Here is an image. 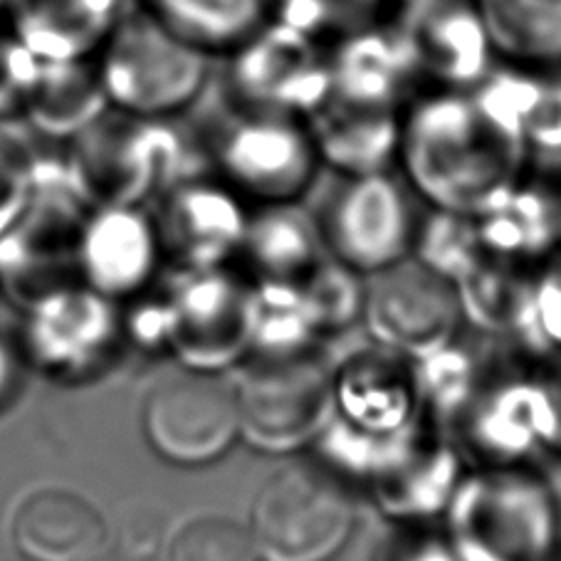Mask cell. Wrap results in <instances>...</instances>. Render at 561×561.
<instances>
[{"label":"cell","mask_w":561,"mask_h":561,"mask_svg":"<svg viewBox=\"0 0 561 561\" xmlns=\"http://www.w3.org/2000/svg\"><path fill=\"white\" fill-rule=\"evenodd\" d=\"M529 169L525 149L482 114L470 90L423 87L403 106L396 171L428 210L476 218Z\"/></svg>","instance_id":"obj_1"},{"label":"cell","mask_w":561,"mask_h":561,"mask_svg":"<svg viewBox=\"0 0 561 561\" xmlns=\"http://www.w3.org/2000/svg\"><path fill=\"white\" fill-rule=\"evenodd\" d=\"M65 179L87 208L147 206L173 183L208 171L186 119H139L106 110L60 149Z\"/></svg>","instance_id":"obj_2"},{"label":"cell","mask_w":561,"mask_h":561,"mask_svg":"<svg viewBox=\"0 0 561 561\" xmlns=\"http://www.w3.org/2000/svg\"><path fill=\"white\" fill-rule=\"evenodd\" d=\"M443 531L458 561H549L561 551V507L537 466L468 468Z\"/></svg>","instance_id":"obj_3"},{"label":"cell","mask_w":561,"mask_h":561,"mask_svg":"<svg viewBox=\"0 0 561 561\" xmlns=\"http://www.w3.org/2000/svg\"><path fill=\"white\" fill-rule=\"evenodd\" d=\"M106 106L139 119H186L216 84L218 60L183 43L141 5L94 55Z\"/></svg>","instance_id":"obj_4"},{"label":"cell","mask_w":561,"mask_h":561,"mask_svg":"<svg viewBox=\"0 0 561 561\" xmlns=\"http://www.w3.org/2000/svg\"><path fill=\"white\" fill-rule=\"evenodd\" d=\"M188 122L208 171L253 208L302 203L322 173L305 119L220 104L206 124Z\"/></svg>","instance_id":"obj_5"},{"label":"cell","mask_w":561,"mask_h":561,"mask_svg":"<svg viewBox=\"0 0 561 561\" xmlns=\"http://www.w3.org/2000/svg\"><path fill=\"white\" fill-rule=\"evenodd\" d=\"M359 519V492L319 458L285 462L257 488L248 529L257 561H334Z\"/></svg>","instance_id":"obj_6"},{"label":"cell","mask_w":561,"mask_h":561,"mask_svg":"<svg viewBox=\"0 0 561 561\" xmlns=\"http://www.w3.org/2000/svg\"><path fill=\"white\" fill-rule=\"evenodd\" d=\"M399 171L340 179L317 216L327 257L362 277H374L413 255L423 220Z\"/></svg>","instance_id":"obj_7"},{"label":"cell","mask_w":561,"mask_h":561,"mask_svg":"<svg viewBox=\"0 0 561 561\" xmlns=\"http://www.w3.org/2000/svg\"><path fill=\"white\" fill-rule=\"evenodd\" d=\"M213 87L228 110L307 119L332 94L329 45L270 21L236 53L218 60Z\"/></svg>","instance_id":"obj_8"},{"label":"cell","mask_w":561,"mask_h":561,"mask_svg":"<svg viewBox=\"0 0 561 561\" xmlns=\"http://www.w3.org/2000/svg\"><path fill=\"white\" fill-rule=\"evenodd\" d=\"M450 431L468 468H522L551 456L545 362L492 364Z\"/></svg>","instance_id":"obj_9"},{"label":"cell","mask_w":561,"mask_h":561,"mask_svg":"<svg viewBox=\"0 0 561 561\" xmlns=\"http://www.w3.org/2000/svg\"><path fill=\"white\" fill-rule=\"evenodd\" d=\"M233 389L240 438L273 456L314 443L334 413L332 369L314 352L255 356Z\"/></svg>","instance_id":"obj_10"},{"label":"cell","mask_w":561,"mask_h":561,"mask_svg":"<svg viewBox=\"0 0 561 561\" xmlns=\"http://www.w3.org/2000/svg\"><path fill=\"white\" fill-rule=\"evenodd\" d=\"M141 421L151 448L183 468L210 466L240 438L236 389L196 366L163 376L144 401Z\"/></svg>","instance_id":"obj_11"},{"label":"cell","mask_w":561,"mask_h":561,"mask_svg":"<svg viewBox=\"0 0 561 561\" xmlns=\"http://www.w3.org/2000/svg\"><path fill=\"white\" fill-rule=\"evenodd\" d=\"M362 322L376 346L421 359L458 340L466 317L456 285L409 257L369 277Z\"/></svg>","instance_id":"obj_12"},{"label":"cell","mask_w":561,"mask_h":561,"mask_svg":"<svg viewBox=\"0 0 561 561\" xmlns=\"http://www.w3.org/2000/svg\"><path fill=\"white\" fill-rule=\"evenodd\" d=\"M466 472L458 445L423 419L389 440L364 488L396 525H433L445 515Z\"/></svg>","instance_id":"obj_13"},{"label":"cell","mask_w":561,"mask_h":561,"mask_svg":"<svg viewBox=\"0 0 561 561\" xmlns=\"http://www.w3.org/2000/svg\"><path fill=\"white\" fill-rule=\"evenodd\" d=\"M393 21L411 45L423 87L468 92L497 65L476 0H409Z\"/></svg>","instance_id":"obj_14"},{"label":"cell","mask_w":561,"mask_h":561,"mask_svg":"<svg viewBox=\"0 0 561 561\" xmlns=\"http://www.w3.org/2000/svg\"><path fill=\"white\" fill-rule=\"evenodd\" d=\"M253 206L210 171L188 176L159 198L157 220L161 248L198 270L222 265L240 255Z\"/></svg>","instance_id":"obj_15"},{"label":"cell","mask_w":561,"mask_h":561,"mask_svg":"<svg viewBox=\"0 0 561 561\" xmlns=\"http://www.w3.org/2000/svg\"><path fill=\"white\" fill-rule=\"evenodd\" d=\"M332 419L371 438H391L423 421L413 362L376 346L332 371Z\"/></svg>","instance_id":"obj_16"},{"label":"cell","mask_w":561,"mask_h":561,"mask_svg":"<svg viewBox=\"0 0 561 561\" xmlns=\"http://www.w3.org/2000/svg\"><path fill=\"white\" fill-rule=\"evenodd\" d=\"M336 100L403 112L423 90L411 45L396 21L376 23L329 47Z\"/></svg>","instance_id":"obj_17"},{"label":"cell","mask_w":561,"mask_h":561,"mask_svg":"<svg viewBox=\"0 0 561 561\" xmlns=\"http://www.w3.org/2000/svg\"><path fill=\"white\" fill-rule=\"evenodd\" d=\"M488 255L522 270H539L561 253V181L525 176L476 216Z\"/></svg>","instance_id":"obj_18"},{"label":"cell","mask_w":561,"mask_h":561,"mask_svg":"<svg viewBox=\"0 0 561 561\" xmlns=\"http://www.w3.org/2000/svg\"><path fill=\"white\" fill-rule=\"evenodd\" d=\"M137 0H11L5 25L37 60H92Z\"/></svg>","instance_id":"obj_19"},{"label":"cell","mask_w":561,"mask_h":561,"mask_svg":"<svg viewBox=\"0 0 561 561\" xmlns=\"http://www.w3.org/2000/svg\"><path fill=\"white\" fill-rule=\"evenodd\" d=\"M322 169L340 179L393 171L399 161L401 112L350 104L329 96L307 117Z\"/></svg>","instance_id":"obj_20"},{"label":"cell","mask_w":561,"mask_h":561,"mask_svg":"<svg viewBox=\"0 0 561 561\" xmlns=\"http://www.w3.org/2000/svg\"><path fill=\"white\" fill-rule=\"evenodd\" d=\"M13 541L31 561H92L104 551L106 522L77 492L45 488L15 510Z\"/></svg>","instance_id":"obj_21"},{"label":"cell","mask_w":561,"mask_h":561,"mask_svg":"<svg viewBox=\"0 0 561 561\" xmlns=\"http://www.w3.org/2000/svg\"><path fill=\"white\" fill-rule=\"evenodd\" d=\"M106 110L94 57L43 62L25 96L21 122L45 149L60 151Z\"/></svg>","instance_id":"obj_22"},{"label":"cell","mask_w":561,"mask_h":561,"mask_svg":"<svg viewBox=\"0 0 561 561\" xmlns=\"http://www.w3.org/2000/svg\"><path fill=\"white\" fill-rule=\"evenodd\" d=\"M159 248L157 220L144 206L90 208L77 238L82 267L104 287L137 283L151 270Z\"/></svg>","instance_id":"obj_23"},{"label":"cell","mask_w":561,"mask_h":561,"mask_svg":"<svg viewBox=\"0 0 561 561\" xmlns=\"http://www.w3.org/2000/svg\"><path fill=\"white\" fill-rule=\"evenodd\" d=\"M257 285H302L327 257L317 218L295 206L253 208L240 248Z\"/></svg>","instance_id":"obj_24"},{"label":"cell","mask_w":561,"mask_h":561,"mask_svg":"<svg viewBox=\"0 0 561 561\" xmlns=\"http://www.w3.org/2000/svg\"><path fill=\"white\" fill-rule=\"evenodd\" d=\"M137 5L183 43L222 60L273 21L275 0H137Z\"/></svg>","instance_id":"obj_25"},{"label":"cell","mask_w":561,"mask_h":561,"mask_svg":"<svg viewBox=\"0 0 561 561\" xmlns=\"http://www.w3.org/2000/svg\"><path fill=\"white\" fill-rule=\"evenodd\" d=\"M500 62H561V0H476Z\"/></svg>","instance_id":"obj_26"},{"label":"cell","mask_w":561,"mask_h":561,"mask_svg":"<svg viewBox=\"0 0 561 561\" xmlns=\"http://www.w3.org/2000/svg\"><path fill=\"white\" fill-rule=\"evenodd\" d=\"M411 257L458 285L472 270L485 263L488 250L480 240L476 218L428 210V216L421 220Z\"/></svg>","instance_id":"obj_27"},{"label":"cell","mask_w":561,"mask_h":561,"mask_svg":"<svg viewBox=\"0 0 561 561\" xmlns=\"http://www.w3.org/2000/svg\"><path fill=\"white\" fill-rule=\"evenodd\" d=\"M47 151L23 122H0V236L11 230L31 203Z\"/></svg>","instance_id":"obj_28"},{"label":"cell","mask_w":561,"mask_h":561,"mask_svg":"<svg viewBox=\"0 0 561 561\" xmlns=\"http://www.w3.org/2000/svg\"><path fill=\"white\" fill-rule=\"evenodd\" d=\"M299 287H302L309 317H312L319 336L342 332L356 319H362L366 293L362 275L334 263L332 257H324Z\"/></svg>","instance_id":"obj_29"},{"label":"cell","mask_w":561,"mask_h":561,"mask_svg":"<svg viewBox=\"0 0 561 561\" xmlns=\"http://www.w3.org/2000/svg\"><path fill=\"white\" fill-rule=\"evenodd\" d=\"M512 332L541 359L561 356V253L531 275Z\"/></svg>","instance_id":"obj_30"},{"label":"cell","mask_w":561,"mask_h":561,"mask_svg":"<svg viewBox=\"0 0 561 561\" xmlns=\"http://www.w3.org/2000/svg\"><path fill=\"white\" fill-rule=\"evenodd\" d=\"M169 561H257V551L243 522L228 515H203L179 529Z\"/></svg>","instance_id":"obj_31"},{"label":"cell","mask_w":561,"mask_h":561,"mask_svg":"<svg viewBox=\"0 0 561 561\" xmlns=\"http://www.w3.org/2000/svg\"><path fill=\"white\" fill-rule=\"evenodd\" d=\"M519 141L535 169L561 163V62L539 67L537 94Z\"/></svg>","instance_id":"obj_32"},{"label":"cell","mask_w":561,"mask_h":561,"mask_svg":"<svg viewBox=\"0 0 561 561\" xmlns=\"http://www.w3.org/2000/svg\"><path fill=\"white\" fill-rule=\"evenodd\" d=\"M371 561H458V554L443 527L399 525L391 537L381 539Z\"/></svg>","instance_id":"obj_33"},{"label":"cell","mask_w":561,"mask_h":561,"mask_svg":"<svg viewBox=\"0 0 561 561\" xmlns=\"http://www.w3.org/2000/svg\"><path fill=\"white\" fill-rule=\"evenodd\" d=\"M163 517L157 507L137 505L127 510L119 527V551L144 561L159 549L163 539Z\"/></svg>","instance_id":"obj_34"},{"label":"cell","mask_w":561,"mask_h":561,"mask_svg":"<svg viewBox=\"0 0 561 561\" xmlns=\"http://www.w3.org/2000/svg\"><path fill=\"white\" fill-rule=\"evenodd\" d=\"M545 362V381L551 405V423H554V433H551V456L561 458V356H551Z\"/></svg>","instance_id":"obj_35"},{"label":"cell","mask_w":561,"mask_h":561,"mask_svg":"<svg viewBox=\"0 0 561 561\" xmlns=\"http://www.w3.org/2000/svg\"><path fill=\"white\" fill-rule=\"evenodd\" d=\"M354 3L359 5V11L366 18H369V23H386L393 21L409 0H354Z\"/></svg>","instance_id":"obj_36"},{"label":"cell","mask_w":561,"mask_h":561,"mask_svg":"<svg viewBox=\"0 0 561 561\" xmlns=\"http://www.w3.org/2000/svg\"><path fill=\"white\" fill-rule=\"evenodd\" d=\"M8 379H11V359H8L5 350L0 346V393H3Z\"/></svg>","instance_id":"obj_37"},{"label":"cell","mask_w":561,"mask_h":561,"mask_svg":"<svg viewBox=\"0 0 561 561\" xmlns=\"http://www.w3.org/2000/svg\"><path fill=\"white\" fill-rule=\"evenodd\" d=\"M92 561H139V559L124 554V551L117 549V551H102V554H96Z\"/></svg>","instance_id":"obj_38"},{"label":"cell","mask_w":561,"mask_h":561,"mask_svg":"<svg viewBox=\"0 0 561 561\" xmlns=\"http://www.w3.org/2000/svg\"><path fill=\"white\" fill-rule=\"evenodd\" d=\"M549 561H561V551H559V554H557V557H551Z\"/></svg>","instance_id":"obj_39"}]
</instances>
